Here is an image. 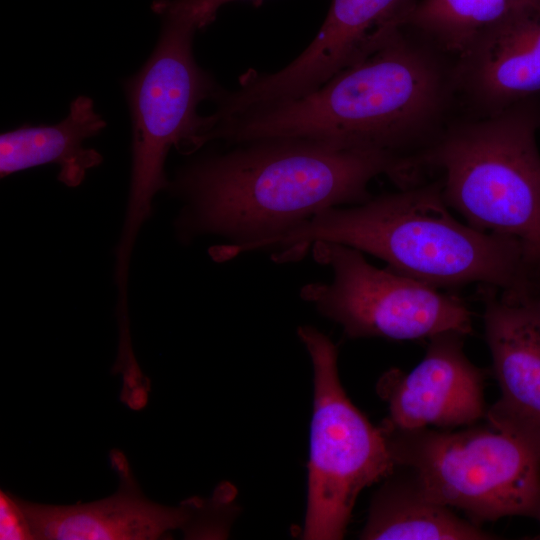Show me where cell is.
Returning a JSON list of instances; mask_svg holds the SVG:
<instances>
[{
	"label": "cell",
	"mask_w": 540,
	"mask_h": 540,
	"mask_svg": "<svg viewBox=\"0 0 540 540\" xmlns=\"http://www.w3.org/2000/svg\"><path fill=\"white\" fill-rule=\"evenodd\" d=\"M234 146L189 164L169 183L185 201L178 220L184 237L214 234L229 241L211 250L217 261L274 249L319 212L368 201V186L379 175L400 188L410 180L405 161L381 152L302 138Z\"/></svg>",
	"instance_id": "obj_1"
},
{
	"label": "cell",
	"mask_w": 540,
	"mask_h": 540,
	"mask_svg": "<svg viewBox=\"0 0 540 540\" xmlns=\"http://www.w3.org/2000/svg\"><path fill=\"white\" fill-rule=\"evenodd\" d=\"M461 113L455 58L401 26L312 93L216 120L205 140L309 139L385 153L418 175V157Z\"/></svg>",
	"instance_id": "obj_2"
},
{
	"label": "cell",
	"mask_w": 540,
	"mask_h": 540,
	"mask_svg": "<svg viewBox=\"0 0 540 540\" xmlns=\"http://www.w3.org/2000/svg\"><path fill=\"white\" fill-rule=\"evenodd\" d=\"M316 241L369 253L437 289L479 283L501 291L513 281L524 252L520 239L458 221L436 180L325 209L277 243L275 260H298Z\"/></svg>",
	"instance_id": "obj_3"
},
{
	"label": "cell",
	"mask_w": 540,
	"mask_h": 540,
	"mask_svg": "<svg viewBox=\"0 0 540 540\" xmlns=\"http://www.w3.org/2000/svg\"><path fill=\"white\" fill-rule=\"evenodd\" d=\"M540 94L491 114L462 112L418 157L467 224L535 245L540 238Z\"/></svg>",
	"instance_id": "obj_4"
},
{
	"label": "cell",
	"mask_w": 540,
	"mask_h": 540,
	"mask_svg": "<svg viewBox=\"0 0 540 540\" xmlns=\"http://www.w3.org/2000/svg\"><path fill=\"white\" fill-rule=\"evenodd\" d=\"M195 30L163 21L158 43L149 59L125 83L132 121V170L124 227L116 251V283L127 287L136 235L151 212L154 195L169 186L164 164L174 146L182 153L197 150L209 117L199 104L221 91L213 77L196 62Z\"/></svg>",
	"instance_id": "obj_5"
},
{
	"label": "cell",
	"mask_w": 540,
	"mask_h": 540,
	"mask_svg": "<svg viewBox=\"0 0 540 540\" xmlns=\"http://www.w3.org/2000/svg\"><path fill=\"white\" fill-rule=\"evenodd\" d=\"M381 429L431 500L480 521L540 520V455L522 441L495 429Z\"/></svg>",
	"instance_id": "obj_6"
},
{
	"label": "cell",
	"mask_w": 540,
	"mask_h": 540,
	"mask_svg": "<svg viewBox=\"0 0 540 540\" xmlns=\"http://www.w3.org/2000/svg\"><path fill=\"white\" fill-rule=\"evenodd\" d=\"M298 336L314 370L303 538L338 540L360 492L387 478L397 466L381 427H374L347 397L334 343L312 326L299 327Z\"/></svg>",
	"instance_id": "obj_7"
},
{
	"label": "cell",
	"mask_w": 540,
	"mask_h": 540,
	"mask_svg": "<svg viewBox=\"0 0 540 540\" xmlns=\"http://www.w3.org/2000/svg\"><path fill=\"white\" fill-rule=\"evenodd\" d=\"M310 250L332 278L304 285L300 297L347 336L416 340L472 332V313L460 297L378 268L363 252L343 244L316 241Z\"/></svg>",
	"instance_id": "obj_8"
},
{
	"label": "cell",
	"mask_w": 540,
	"mask_h": 540,
	"mask_svg": "<svg viewBox=\"0 0 540 540\" xmlns=\"http://www.w3.org/2000/svg\"><path fill=\"white\" fill-rule=\"evenodd\" d=\"M420 0H332L309 46L275 73L249 71L228 96L237 113L292 101L312 93L375 51L404 25Z\"/></svg>",
	"instance_id": "obj_9"
},
{
	"label": "cell",
	"mask_w": 540,
	"mask_h": 540,
	"mask_svg": "<svg viewBox=\"0 0 540 540\" xmlns=\"http://www.w3.org/2000/svg\"><path fill=\"white\" fill-rule=\"evenodd\" d=\"M119 477L117 493L93 503L54 506L17 498L34 539H159L174 529H183L189 539L228 535L234 510L219 496L194 497L178 508L165 507L144 497L131 471Z\"/></svg>",
	"instance_id": "obj_10"
},
{
	"label": "cell",
	"mask_w": 540,
	"mask_h": 540,
	"mask_svg": "<svg viewBox=\"0 0 540 540\" xmlns=\"http://www.w3.org/2000/svg\"><path fill=\"white\" fill-rule=\"evenodd\" d=\"M463 336L455 332L434 336L411 372L384 375L378 391L388 402L389 417L383 428L455 427L486 415L482 374L466 357Z\"/></svg>",
	"instance_id": "obj_11"
},
{
	"label": "cell",
	"mask_w": 540,
	"mask_h": 540,
	"mask_svg": "<svg viewBox=\"0 0 540 540\" xmlns=\"http://www.w3.org/2000/svg\"><path fill=\"white\" fill-rule=\"evenodd\" d=\"M462 111L484 115L540 94V1L486 28L455 58Z\"/></svg>",
	"instance_id": "obj_12"
},
{
	"label": "cell",
	"mask_w": 540,
	"mask_h": 540,
	"mask_svg": "<svg viewBox=\"0 0 540 540\" xmlns=\"http://www.w3.org/2000/svg\"><path fill=\"white\" fill-rule=\"evenodd\" d=\"M484 326L501 390L487 420L540 455V305L491 295Z\"/></svg>",
	"instance_id": "obj_13"
},
{
	"label": "cell",
	"mask_w": 540,
	"mask_h": 540,
	"mask_svg": "<svg viewBox=\"0 0 540 540\" xmlns=\"http://www.w3.org/2000/svg\"><path fill=\"white\" fill-rule=\"evenodd\" d=\"M106 122L94 110L93 100L79 96L70 104L68 115L54 125H23L0 136L1 177L49 163L60 167L58 180L78 186L87 170L99 165L102 156L84 148L85 139L98 134Z\"/></svg>",
	"instance_id": "obj_14"
},
{
	"label": "cell",
	"mask_w": 540,
	"mask_h": 540,
	"mask_svg": "<svg viewBox=\"0 0 540 540\" xmlns=\"http://www.w3.org/2000/svg\"><path fill=\"white\" fill-rule=\"evenodd\" d=\"M371 503L360 535L367 540H483L496 536L431 500L413 474L387 477Z\"/></svg>",
	"instance_id": "obj_15"
},
{
	"label": "cell",
	"mask_w": 540,
	"mask_h": 540,
	"mask_svg": "<svg viewBox=\"0 0 540 540\" xmlns=\"http://www.w3.org/2000/svg\"><path fill=\"white\" fill-rule=\"evenodd\" d=\"M540 0H420L404 22L456 58L480 32Z\"/></svg>",
	"instance_id": "obj_16"
},
{
	"label": "cell",
	"mask_w": 540,
	"mask_h": 540,
	"mask_svg": "<svg viewBox=\"0 0 540 540\" xmlns=\"http://www.w3.org/2000/svg\"><path fill=\"white\" fill-rule=\"evenodd\" d=\"M231 1L234 0H155L152 9L164 21L197 31L212 23L218 9Z\"/></svg>",
	"instance_id": "obj_17"
},
{
	"label": "cell",
	"mask_w": 540,
	"mask_h": 540,
	"mask_svg": "<svg viewBox=\"0 0 540 540\" xmlns=\"http://www.w3.org/2000/svg\"><path fill=\"white\" fill-rule=\"evenodd\" d=\"M0 538L2 540L34 539L17 497L0 492Z\"/></svg>",
	"instance_id": "obj_18"
},
{
	"label": "cell",
	"mask_w": 540,
	"mask_h": 540,
	"mask_svg": "<svg viewBox=\"0 0 540 540\" xmlns=\"http://www.w3.org/2000/svg\"><path fill=\"white\" fill-rule=\"evenodd\" d=\"M508 297L515 301L540 305V253L528 261Z\"/></svg>",
	"instance_id": "obj_19"
},
{
	"label": "cell",
	"mask_w": 540,
	"mask_h": 540,
	"mask_svg": "<svg viewBox=\"0 0 540 540\" xmlns=\"http://www.w3.org/2000/svg\"><path fill=\"white\" fill-rule=\"evenodd\" d=\"M148 388L143 385L133 388L123 402L134 410L144 408L148 400Z\"/></svg>",
	"instance_id": "obj_20"
},
{
	"label": "cell",
	"mask_w": 540,
	"mask_h": 540,
	"mask_svg": "<svg viewBox=\"0 0 540 540\" xmlns=\"http://www.w3.org/2000/svg\"><path fill=\"white\" fill-rule=\"evenodd\" d=\"M110 461L112 468L118 475L126 474L131 471L125 455L117 449L110 452Z\"/></svg>",
	"instance_id": "obj_21"
},
{
	"label": "cell",
	"mask_w": 540,
	"mask_h": 540,
	"mask_svg": "<svg viewBox=\"0 0 540 540\" xmlns=\"http://www.w3.org/2000/svg\"><path fill=\"white\" fill-rule=\"evenodd\" d=\"M535 246H540V238H539L538 243Z\"/></svg>",
	"instance_id": "obj_22"
}]
</instances>
